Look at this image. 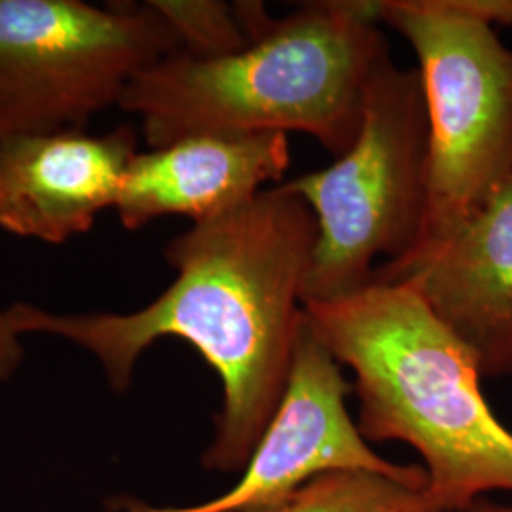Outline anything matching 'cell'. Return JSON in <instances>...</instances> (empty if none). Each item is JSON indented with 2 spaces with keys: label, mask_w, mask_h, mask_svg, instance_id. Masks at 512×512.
<instances>
[{
  "label": "cell",
  "mask_w": 512,
  "mask_h": 512,
  "mask_svg": "<svg viewBox=\"0 0 512 512\" xmlns=\"http://www.w3.org/2000/svg\"><path fill=\"white\" fill-rule=\"evenodd\" d=\"M317 234L310 205L281 184L171 239L164 256L177 277L141 310L55 313L18 302L6 315L21 338L46 334L92 353L114 393L128 391L158 340L188 342L222 382L202 465L238 473L289 382Z\"/></svg>",
  "instance_id": "obj_1"
},
{
  "label": "cell",
  "mask_w": 512,
  "mask_h": 512,
  "mask_svg": "<svg viewBox=\"0 0 512 512\" xmlns=\"http://www.w3.org/2000/svg\"><path fill=\"white\" fill-rule=\"evenodd\" d=\"M311 329L353 370L359 433L420 452L439 512H467L482 495L512 492V431L480 389L473 351L404 283L306 302Z\"/></svg>",
  "instance_id": "obj_2"
},
{
  "label": "cell",
  "mask_w": 512,
  "mask_h": 512,
  "mask_svg": "<svg viewBox=\"0 0 512 512\" xmlns=\"http://www.w3.org/2000/svg\"><path fill=\"white\" fill-rule=\"evenodd\" d=\"M387 50L372 0L308 2L236 54L167 55L129 82L118 107L141 118L150 148L298 131L340 158L359 135L366 80Z\"/></svg>",
  "instance_id": "obj_3"
},
{
  "label": "cell",
  "mask_w": 512,
  "mask_h": 512,
  "mask_svg": "<svg viewBox=\"0 0 512 512\" xmlns=\"http://www.w3.org/2000/svg\"><path fill=\"white\" fill-rule=\"evenodd\" d=\"M429 116L418 69L389 50L366 80L363 124L334 164L283 184L310 205L317 243L302 304L366 287L374 260H403L420 241L427 211Z\"/></svg>",
  "instance_id": "obj_4"
},
{
  "label": "cell",
  "mask_w": 512,
  "mask_h": 512,
  "mask_svg": "<svg viewBox=\"0 0 512 512\" xmlns=\"http://www.w3.org/2000/svg\"><path fill=\"white\" fill-rule=\"evenodd\" d=\"M372 8L414 48L429 116L427 211L404 262L512 184V50L446 0H372Z\"/></svg>",
  "instance_id": "obj_5"
},
{
  "label": "cell",
  "mask_w": 512,
  "mask_h": 512,
  "mask_svg": "<svg viewBox=\"0 0 512 512\" xmlns=\"http://www.w3.org/2000/svg\"><path fill=\"white\" fill-rule=\"evenodd\" d=\"M179 38L152 6L0 0V145L84 129Z\"/></svg>",
  "instance_id": "obj_6"
},
{
  "label": "cell",
  "mask_w": 512,
  "mask_h": 512,
  "mask_svg": "<svg viewBox=\"0 0 512 512\" xmlns=\"http://www.w3.org/2000/svg\"><path fill=\"white\" fill-rule=\"evenodd\" d=\"M351 391L353 387L344 378L340 363L321 344L306 313H302L283 399L238 484L226 494L192 507L154 509L133 505L124 511H251L272 505L311 478L332 471H368L425 488L427 473L423 467L395 465L368 448L346 408Z\"/></svg>",
  "instance_id": "obj_7"
},
{
  "label": "cell",
  "mask_w": 512,
  "mask_h": 512,
  "mask_svg": "<svg viewBox=\"0 0 512 512\" xmlns=\"http://www.w3.org/2000/svg\"><path fill=\"white\" fill-rule=\"evenodd\" d=\"M372 279L404 283L473 351L482 376L512 374V184L450 236Z\"/></svg>",
  "instance_id": "obj_8"
},
{
  "label": "cell",
  "mask_w": 512,
  "mask_h": 512,
  "mask_svg": "<svg viewBox=\"0 0 512 512\" xmlns=\"http://www.w3.org/2000/svg\"><path fill=\"white\" fill-rule=\"evenodd\" d=\"M137 135L69 129L21 135L0 145V228L19 238L65 243L114 209Z\"/></svg>",
  "instance_id": "obj_9"
},
{
  "label": "cell",
  "mask_w": 512,
  "mask_h": 512,
  "mask_svg": "<svg viewBox=\"0 0 512 512\" xmlns=\"http://www.w3.org/2000/svg\"><path fill=\"white\" fill-rule=\"evenodd\" d=\"M289 164L285 133L188 137L137 152L114 209L128 230L165 215H184L198 224L253 200L260 186L279 181Z\"/></svg>",
  "instance_id": "obj_10"
},
{
  "label": "cell",
  "mask_w": 512,
  "mask_h": 512,
  "mask_svg": "<svg viewBox=\"0 0 512 512\" xmlns=\"http://www.w3.org/2000/svg\"><path fill=\"white\" fill-rule=\"evenodd\" d=\"M245 512H439L425 488L368 471L315 476L272 505Z\"/></svg>",
  "instance_id": "obj_11"
},
{
  "label": "cell",
  "mask_w": 512,
  "mask_h": 512,
  "mask_svg": "<svg viewBox=\"0 0 512 512\" xmlns=\"http://www.w3.org/2000/svg\"><path fill=\"white\" fill-rule=\"evenodd\" d=\"M169 23L181 50L194 57H222L247 48V37L236 6L219 0H150Z\"/></svg>",
  "instance_id": "obj_12"
},
{
  "label": "cell",
  "mask_w": 512,
  "mask_h": 512,
  "mask_svg": "<svg viewBox=\"0 0 512 512\" xmlns=\"http://www.w3.org/2000/svg\"><path fill=\"white\" fill-rule=\"evenodd\" d=\"M25 359L21 336L12 327L6 310H0V384L10 382Z\"/></svg>",
  "instance_id": "obj_13"
},
{
  "label": "cell",
  "mask_w": 512,
  "mask_h": 512,
  "mask_svg": "<svg viewBox=\"0 0 512 512\" xmlns=\"http://www.w3.org/2000/svg\"><path fill=\"white\" fill-rule=\"evenodd\" d=\"M467 512H512V505H501V503H495V501L482 497Z\"/></svg>",
  "instance_id": "obj_14"
}]
</instances>
